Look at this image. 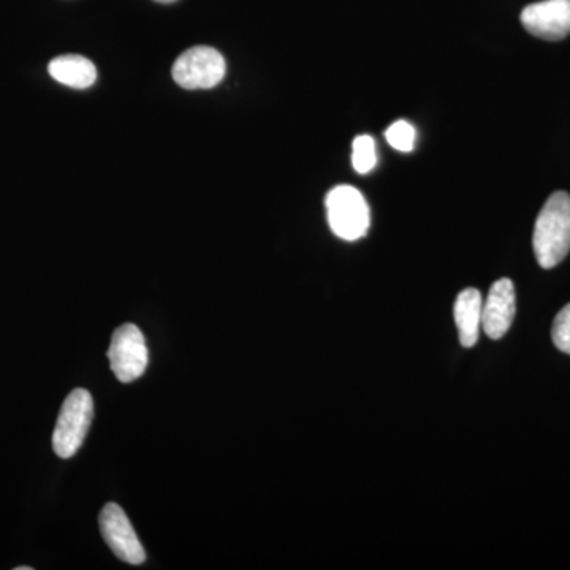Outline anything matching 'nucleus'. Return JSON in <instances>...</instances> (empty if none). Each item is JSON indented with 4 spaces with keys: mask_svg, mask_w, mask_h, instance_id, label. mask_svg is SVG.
I'll return each instance as SVG.
<instances>
[{
    "mask_svg": "<svg viewBox=\"0 0 570 570\" xmlns=\"http://www.w3.org/2000/svg\"><path fill=\"white\" fill-rule=\"evenodd\" d=\"M521 24L542 40L557 41L570 33V0H542L521 11Z\"/></svg>",
    "mask_w": 570,
    "mask_h": 570,
    "instance_id": "7",
    "label": "nucleus"
},
{
    "mask_svg": "<svg viewBox=\"0 0 570 570\" xmlns=\"http://www.w3.org/2000/svg\"><path fill=\"white\" fill-rule=\"evenodd\" d=\"M50 75L56 81L73 89L91 88L97 80L96 66L80 55H63L50 62Z\"/></svg>",
    "mask_w": 570,
    "mask_h": 570,
    "instance_id": "10",
    "label": "nucleus"
},
{
    "mask_svg": "<svg viewBox=\"0 0 570 570\" xmlns=\"http://www.w3.org/2000/svg\"><path fill=\"white\" fill-rule=\"evenodd\" d=\"M108 360L112 374L122 384H130L145 374L149 354L141 330L134 324H124L112 333Z\"/></svg>",
    "mask_w": 570,
    "mask_h": 570,
    "instance_id": "4",
    "label": "nucleus"
},
{
    "mask_svg": "<svg viewBox=\"0 0 570 570\" xmlns=\"http://www.w3.org/2000/svg\"><path fill=\"white\" fill-rule=\"evenodd\" d=\"M551 337H553V344L557 348L570 355V303L562 307L558 316L554 317Z\"/></svg>",
    "mask_w": 570,
    "mask_h": 570,
    "instance_id": "13",
    "label": "nucleus"
},
{
    "mask_svg": "<svg viewBox=\"0 0 570 570\" xmlns=\"http://www.w3.org/2000/svg\"><path fill=\"white\" fill-rule=\"evenodd\" d=\"M227 63L219 51L195 47L184 51L174 66V80L184 89H212L224 80Z\"/></svg>",
    "mask_w": 570,
    "mask_h": 570,
    "instance_id": "5",
    "label": "nucleus"
},
{
    "mask_svg": "<svg viewBox=\"0 0 570 570\" xmlns=\"http://www.w3.org/2000/svg\"><path fill=\"white\" fill-rule=\"evenodd\" d=\"M17 570H32V568H28V566H21V568H17Z\"/></svg>",
    "mask_w": 570,
    "mask_h": 570,
    "instance_id": "15",
    "label": "nucleus"
},
{
    "mask_svg": "<svg viewBox=\"0 0 570 570\" xmlns=\"http://www.w3.org/2000/svg\"><path fill=\"white\" fill-rule=\"evenodd\" d=\"M325 206L330 228L340 238L356 242L370 230V206L355 187L336 186L326 195Z\"/></svg>",
    "mask_w": 570,
    "mask_h": 570,
    "instance_id": "3",
    "label": "nucleus"
},
{
    "mask_svg": "<svg viewBox=\"0 0 570 570\" xmlns=\"http://www.w3.org/2000/svg\"><path fill=\"white\" fill-rule=\"evenodd\" d=\"M92 415L91 393L85 389L73 390L63 401L52 433V449L59 459L69 460L80 450L91 428Z\"/></svg>",
    "mask_w": 570,
    "mask_h": 570,
    "instance_id": "2",
    "label": "nucleus"
},
{
    "mask_svg": "<svg viewBox=\"0 0 570 570\" xmlns=\"http://www.w3.org/2000/svg\"><path fill=\"white\" fill-rule=\"evenodd\" d=\"M352 164L356 174L366 175L374 170L377 164L376 142L370 135H360L352 142Z\"/></svg>",
    "mask_w": 570,
    "mask_h": 570,
    "instance_id": "11",
    "label": "nucleus"
},
{
    "mask_svg": "<svg viewBox=\"0 0 570 570\" xmlns=\"http://www.w3.org/2000/svg\"><path fill=\"white\" fill-rule=\"evenodd\" d=\"M517 299L512 281L504 277L491 285L489 296L483 299L482 328L490 340H501L515 318Z\"/></svg>",
    "mask_w": 570,
    "mask_h": 570,
    "instance_id": "8",
    "label": "nucleus"
},
{
    "mask_svg": "<svg viewBox=\"0 0 570 570\" xmlns=\"http://www.w3.org/2000/svg\"><path fill=\"white\" fill-rule=\"evenodd\" d=\"M385 138L393 149L400 153H411L415 146V129L411 122L400 119L393 122L385 132Z\"/></svg>",
    "mask_w": 570,
    "mask_h": 570,
    "instance_id": "12",
    "label": "nucleus"
},
{
    "mask_svg": "<svg viewBox=\"0 0 570 570\" xmlns=\"http://www.w3.org/2000/svg\"><path fill=\"white\" fill-rule=\"evenodd\" d=\"M482 307L483 298L478 288H464L456 296L453 316L459 326L461 346L471 348L478 344L482 326Z\"/></svg>",
    "mask_w": 570,
    "mask_h": 570,
    "instance_id": "9",
    "label": "nucleus"
},
{
    "mask_svg": "<svg viewBox=\"0 0 570 570\" xmlns=\"http://www.w3.org/2000/svg\"><path fill=\"white\" fill-rule=\"evenodd\" d=\"M100 531L112 553L127 564L138 566L146 560V551L135 534L126 512L115 502L105 505L99 517Z\"/></svg>",
    "mask_w": 570,
    "mask_h": 570,
    "instance_id": "6",
    "label": "nucleus"
},
{
    "mask_svg": "<svg viewBox=\"0 0 570 570\" xmlns=\"http://www.w3.org/2000/svg\"><path fill=\"white\" fill-rule=\"evenodd\" d=\"M156 2H160V3H174V2H176V0H156Z\"/></svg>",
    "mask_w": 570,
    "mask_h": 570,
    "instance_id": "14",
    "label": "nucleus"
},
{
    "mask_svg": "<svg viewBox=\"0 0 570 570\" xmlns=\"http://www.w3.org/2000/svg\"><path fill=\"white\" fill-rule=\"evenodd\" d=\"M535 258L542 268L560 265L570 250V195L554 193L540 209L532 235Z\"/></svg>",
    "mask_w": 570,
    "mask_h": 570,
    "instance_id": "1",
    "label": "nucleus"
}]
</instances>
